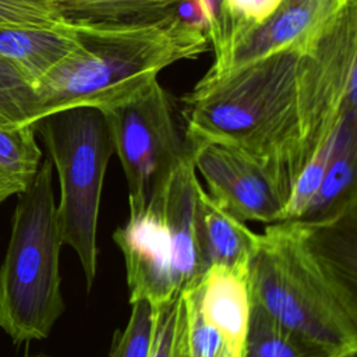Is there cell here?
<instances>
[{"label":"cell","mask_w":357,"mask_h":357,"mask_svg":"<svg viewBox=\"0 0 357 357\" xmlns=\"http://www.w3.org/2000/svg\"><path fill=\"white\" fill-rule=\"evenodd\" d=\"M357 209L329 223H271L248 262L251 303L283 326L357 350Z\"/></svg>","instance_id":"obj_1"},{"label":"cell","mask_w":357,"mask_h":357,"mask_svg":"<svg viewBox=\"0 0 357 357\" xmlns=\"http://www.w3.org/2000/svg\"><path fill=\"white\" fill-rule=\"evenodd\" d=\"M298 56L280 50L216 75L205 74L181 98L187 142L240 149L276 167L294 185L303 169Z\"/></svg>","instance_id":"obj_2"},{"label":"cell","mask_w":357,"mask_h":357,"mask_svg":"<svg viewBox=\"0 0 357 357\" xmlns=\"http://www.w3.org/2000/svg\"><path fill=\"white\" fill-rule=\"evenodd\" d=\"M77 47L36 85L39 119L74 107L126 99L166 67L205 53L209 38L178 18L131 26H74Z\"/></svg>","instance_id":"obj_3"},{"label":"cell","mask_w":357,"mask_h":357,"mask_svg":"<svg viewBox=\"0 0 357 357\" xmlns=\"http://www.w3.org/2000/svg\"><path fill=\"white\" fill-rule=\"evenodd\" d=\"M61 245L53 163L45 159L29 187L18 194L0 266V326L14 344L46 339L66 310L59 271Z\"/></svg>","instance_id":"obj_4"},{"label":"cell","mask_w":357,"mask_h":357,"mask_svg":"<svg viewBox=\"0 0 357 357\" xmlns=\"http://www.w3.org/2000/svg\"><path fill=\"white\" fill-rule=\"evenodd\" d=\"M198 185L190 155L151 202L130 212L113 233L124 258L130 304L146 300L158 307L172 301L202 273L194 233Z\"/></svg>","instance_id":"obj_5"},{"label":"cell","mask_w":357,"mask_h":357,"mask_svg":"<svg viewBox=\"0 0 357 357\" xmlns=\"http://www.w3.org/2000/svg\"><path fill=\"white\" fill-rule=\"evenodd\" d=\"M32 124L59 174L56 218L61 243L77 252L89 290L96 276L103 178L114 153L106 117L98 107L74 106L45 114Z\"/></svg>","instance_id":"obj_6"},{"label":"cell","mask_w":357,"mask_h":357,"mask_svg":"<svg viewBox=\"0 0 357 357\" xmlns=\"http://www.w3.org/2000/svg\"><path fill=\"white\" fill-rule=\"evenodd\" d=\"M248 265H215L174 300L153 307L149 357H243Z\"/></svg>","instance_id":"obj_7"},{"label":"cell","mask_w":357,"mask_h":357,"mask_svg":"<svg viewBox=\"0 0 357 357\" xmlns=\"http://www.w3.org/2000/svg\"><path fill=\"white\" fill-rule=\"evenodd\" d=\"M100 110L127 178L130 212L141 211L191 155L181 117L158 78Z\"/></svg>","instance_id":"obj_8"},{"label":"cell","mask_w":357,"mask_h":357,"mask_svg":"<svg viewBox=\"0 0 357 357\" xmlns=\"http://www.w3.org/2000/svg\"><path fill=\"white\" fill-rule=\"evenodd\" d=\"M356 73L357 0H351L324 35L298 56L303 167L336 132L344 112L356 106Z\"/></svg>","instance_id":"obj_9"},{"label":"cell","mask_w":357,"mask_h":357,"mask_svg":"<svg viewBox=\"0 0 357 357\" xmlns=\"http://www.w3.org/2000/svg\"><path fill=\"white\" fill-rule=\"evenodd\" d=\"M194 167L216 205L243 222L286 220L291 181L276 167L218 142L188 144Z\"/></svg>","instance_id":"obj_10"},{"label":"cell","mask_w":357,"mask_h":357,"mask_svg":"<svg viewBox=\"0 0 357 357\" xmlns=\"http://www.w3.org/2000/svg\"><path fill=\"white\" fill-rule=\"evenodd\" d=\"M350 1L282 0L268 20L236 42L227 70L280 50L304 53L324 35Z\"/></svg>","instance_id":"obj_11"},{"label":"cell","mask_w":357,"mask_h":357,"mask_svg":"<svg viewBox=\"0 0 357 357\" xmlns=\"http://www.w3.org/2000/svg\"><path fill=\"white\" fill-rule=\"evenodd\" d=\"M357 109L349 107L337 127L322 180L298 220L329 223L357 209Z\"/></svg>","instance_id":"obj_12"},{"label":"cell","mask_w":357,"mask_h":357,"mask_svg":"<svg viewBox=\"0 0 357 357\" xmlns=\"http://www.w3.org/2000/svg\"><path fill=\"white\" fill-rule=\"evenodd\" d=\"M194 233L201 272L215 265H248L258 240V233L216 205L201 184L195 197Z\"/></svg>","instance_id":"obj_13"},{"label":"cell","mask_w":357,"mask_h":357,"mask_svg":"<svg viewBox=\"0 0 357 357\" xmlns=\"http://www.w3.org/2000/svg\"><path fill=\"white\" fill-rule=\"evenodd\" d=\"M75 47L77 35L71 25L52 29L0 26V67L33 88Z\"/></svg>","instance_id":"obj_14"},{"label":"cell","mask_w":357,"mask_h":357,"mask_svg":"<svg viewBox=\"0 0 357 357\" xmlns=\"http://www.w3.org/2000/svg\"><path fill=\"white\" fill-rule=\"evenodd\" d=\"M71 26H131L174 18L181 0H53Z\"/></svg>","instance_id":"obj_15"},{"label":"cell","mask_w":357,"mask_h":357,"mask_svg":"<svg viewBox=\"0 0 357 357\" xmlns=\"http://www.w3.org/2000/svg\"><path fill=\"white\" fill-rule=\"evenodd\" d=\"M357 350L317 342L294 332L251 303L243 357H356Z\"/></svg>","instance_id":"obj_16"},{"label":"cell","mask_w":357,"mask_h":357,"mask_svg":"<svg viewBox=\"0 0 357 357\" xmlns=\"http://www.w3.org/2000/svg\"><path fill=\"white\" fill-rule=\"evenodd\" d=\"M40 162L33 124L0 127V204L29 187Z\"/></svg>","instance_id":"obj_17"},{"label":"cell","mask_w":357,"mask_h":357,"mask_svg":"<svg viewBox=\"0 0 357 357\" xmlns=\"http://www.w3.org/2000/svg\"><path fill=\"white\" fill-rule=\"evenodd\" d=\"M38 119L35 88L15 73L0 67V127H20Z\"/></svg>","instance_id":"obj_18"},{"label":"cell","mask_w":357,"mask_h":357,"mask_svg":"<svg viewBox=\"0 0 357 357\" xmlns=\"http://www.w3.org/2000/svg\"><path fill=\"white\" fill-rule=\"evenodd\" d=\"M127 325L112 339L109 357H149L153 332V307L146 300L131 303Z\"/></svg>","instance_id":"obj_19"},{"label":"cell","mask_w":357,"mask_h":357,"mask_svg":"<svg viewBox=\"0 0 357 357\" xmlns=\"http://www.w3.org/2000/svg\"><path fill=\"white\" fill-rule=\"evenodd\" d=\"M206 21L213 63L206 74L216 75L227 70L236 42V24L227 10L226 0H201Z\"/></svg>","instance_id":"obj_20"},{"label":"cell","mask_w":357,"mask_h":357,"mask_svg":"<svg viewBox=\"0 0 357 357\" xmlns=\"http://www.w3.org/2000/svg\"><path fill=\"white\" fill-rule=\"evenodd\" d=\"M64 25L53 0H0V26L52 29Z\"/></svg>","instance_id":"obj_21"},{"label":"cell","mask_w":357,"mask_h":357,"mask_svg":"<svg viewBox=\"0 0 357 357\" xmlns=\"http://www.w3.org/2000/svg\"><path fill=\"white\" fill-rule=\"evenodd\" d=\"M280 3L282 0H226L227 10L236 24V42L245 32L268 20Z\"/></svg>","instance_id":"obj_22"},{"label":"cell","mask_w":357,"mask_h":357,"mask_svg":"<svg viewBox=\"0 0 357 357\" xmlns=\"http://www.w3.org/2000/svg\"><path fill=\"white\" fill-rule=\"evenodd\" d=\"M25 357H47V356H25Z\"/></svg>","instance_id":"obj_23"}]
</instances>
